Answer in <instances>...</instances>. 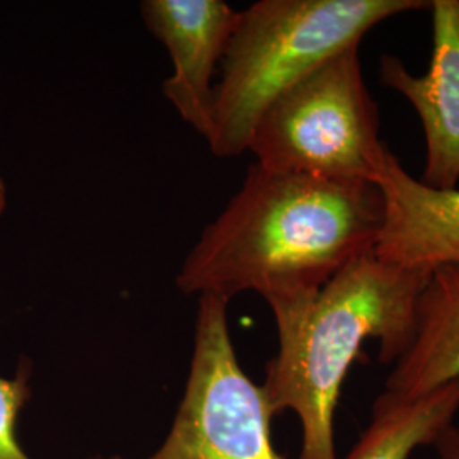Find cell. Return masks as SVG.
Segmentation results:
<instances>
[{"label": "cell", "instance_id": "7a4b0ae2", "mask_svg": "<svg viewBox=\"0 0 459 459\" xmlns=\"http://www.w3.org/2000/svg\"><path fill=\"white\" fill-rule=\"evenodd\" d=\"M429 276L366 254L305 307L274 318L278 354L267 362L263 388L274 415H298L299 459H337L333 420L344 379L368 341L379 342L381 364L394 366L405 354Z\"/></svg>", "mask_w": 459, "mask_h": 459}, {"label": "cell", "instance_id": "9c48e42d", "mask_svg": "<svg viewBox=\"0 0 459 459\" xmlns=\"http://www.w3.org/2000/svg\"><path fill=\"white\" fill-rule=\"evenodd\" d=\"M459 379V267L430 273L415 308V330L385 392L419 398Z\"/></svg>", "mask_w": 459, "mask_h": 459}, {"label": "cell", "instance_id": "8fae6325", "mask_svg": "<svg viewBox=\"0 0 459 459\" xmlns=\"http://www.w3.org/2000/svg\"><path fill=\"white\" fill-rule=\"evenodd\" d=\"M30 396L28 366H21L14 377H0V459H30L16 436L19 413Z\"/></svg>", "mask_w": 459, "mask_h": 459}, {"label": "cell", "instance_id": "277c9868", "mask_svg": "<svg viewBox=\"0 0 459 459\" xmlns=\"http://www.w3.org/2000/svg\"><path fill=\"white\" fill-rule=\"evenodd\" d=\"M354 45L282 92L257 121L248 150L269 170L373 182L386 145Z\"/></svg>", "mask_w": 459, "mask_h": 459}, {"label": "cell", "instance_id": "3957f363", "mask_svg": "<svg viewBox=\"0 0 459 459\" xmlns=\"http://www.w3.org/2000/svg\"><path fill=\"white\" fill-rule=\"evenodd\" d=\"M422 0H261L240 11L214 83L206 142L216 157L248 150L264 111L316 66L377 24L419 9Z\"/></svg>", "mask_w": 459, "mask_h": 459}, {"label": "cell", "instance_id": "52a82bcc", "mask_svg": "<svg viewBox=\"0 0 459 459\" xmlns=\"http://www.w3.org/2000/svg\"><path fill=\"white\" fill-rule=\"evenodd\" d=\"M432 56L417 75L398 56L383 55L379 79L409 100L426 138L420 181L434 189L459 184V0H432Z\"/></svg>", "mask_w": 459, "mask_h": 459}, {"label": "cell", "instance_id": "30bf717a", "mask_svg": "<svg viewBox=\"0 0 459 459\" xmlns=\"http://www.w3.org/2000/svg\"><path fill=\"white\" fill-rule=\"evenodd\" d=\"M459 379L419 398H402L383 390L371 409V420L345 459H411L456 424Z\"/></svg>", "mask_w": 459, "mask_h": 459}, {"label": "cell", "instance_id": "5b68a950", "mask_svg": "<svg viewBox=\"0 0 459 459\" xmlns=\"http://www.w3.org/2000/svg\"><path fill=\"white\" fill-rule=\"evenodd\" d=\"M263 385L242 369L230 337L229 299L199 296L186 392L164 443L148 459H284L271 437Z\"/></svg>", "mask_w": 459, "mask_h": 459}, {"label": "cell", "instance_id": "7c38bea8", "mask_svg": "<svg viewBox=\"0 0 459 459\" xmlns=\"http://www.w3.org/2000/svg\"><path fill=\"white\" fill-rule=\"evenodd\" d=\"M437 459H459V426L453 424L444 430L443 436L434 444Z\"/></svg>", "mask_w": 459, "mask_h": 459}, {"label": "cell", "instance_id": "5bb4252c", "mask_svg": "<svg viewBox=\"0 0 459 459\" xmlns=\"http://www.w3.org/2000/svg\"><path fill=\"white\" fill-rule=\"evenodd\" d=\"M92 459H104V458H92ZM108 459H121V458H117V456H116V458H108Z\"/></svg>", "mask_w": 459, "mask_h": 459}, {"label": "cell", "instance_id": "8992f818", "mask_svg": "<svg viewBox=\"0 0 459 459\" xmlns=\"http://www.w3.org/2000/svg\"><path fill=\"white\" fill-rule=\"evenodd\" d=\"M143 22L170 55L165 98L203 138L213 116L216 68L221 65L240 11L223 0H145Z\"/></svg>", "mask_w": 459, "mask_h": 459}, {"label": "cell", "instance_id": "6da1fadb", "mask_svg": "<svg viewBox=\"0 0 459 459\" xmlns=\"http://www.w3.org/2000/svg\"><path fill=\"white\" fill-rule=\"evenodd\" d=\"M385 220L373 182L248 167L176 278L184 295L254 291L274 318L305 307L347 264L373 254Z\"/></svg>", "mask_w": 459, "mask_h": 459}, {"label": "cell", "instance_id": "4fadbf2b", "mask_svg": "<svg viewBox=\"0 0 459 459\" xmlns=\"http://www.w3.org/2000/svg\"><path fill=\"white\" fill-rule=\"evenodd\" d=\"M5 206H7V191H5V184L0 178V214L4 213Z\"/></svg>", "mask_w": 459, "mask_h": 459}, {"label": "cell", "instance_id": "ba28073f", "mask_svg": "<svg viewBox=\"0 0 459 459\" xmlns=\"http://www.w3.org/2000/svg\"><path fill=\"white\" fill-rule=\"evenodd\" d=\"M375 184L385 203L377 259L424 273L459 267V187L434 189L415 179L390 148Z\"/></svg>", "mask_w": 459, "mask_h": 459}]
</instances>
